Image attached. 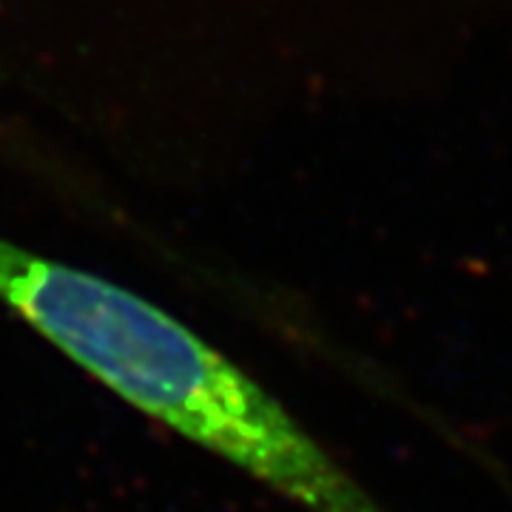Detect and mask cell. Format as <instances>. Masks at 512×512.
Listing matches in <instances>:
<instances>
[{
    "label": "cell",
    "instance_id": "1",
    "mask_svg": "<svg viewBox=\"0 0 512 512\" xmlns=\"http://www.w3.org/2000/svg\"><path fill=\"white\" fill-rule=\"evenodd\" d=\"M0 302L128 407L305 512H387L274 393L146 296L0 237Z\"/></svg>",
    "mask_w": 512,
    "mask_h": 512
}]
</instances>
